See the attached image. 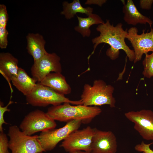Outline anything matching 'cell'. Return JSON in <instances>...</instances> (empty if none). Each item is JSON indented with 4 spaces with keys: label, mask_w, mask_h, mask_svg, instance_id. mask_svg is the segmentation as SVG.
<instances>
[{
    "label": "cell",
    "mask_w": 153,
    "mask_h": 153,
    "mask_svg": "<svg viewBox=\"0 0 153 153\" xmlns=\"http://www.w3.org/2000/svg\"><path fill=\"white\" fill-rule=\"evenodd\" d=\"M122 26L121 23H119L114 26L113 24H111L109 20L108 19L106 20V22L99 25L96 29L100 33V35L92 39L94 50L88 59H89L94 53L99 44L105 43L110 46L106 50V54L111 60H114L117 58L120 53L119 50H122L125 52L129 60L134 61L135 58L134 50L129 48L125 41L128 34L127 29L124 30Z\"/></svg>",
    "instance_id": "1"
},
{
    "label": "cell",
    "mask_w": 153,
    "mask_h": 153,
    "mask_svg": "<svg viewBox=\"0 0 153 153\" xmlns=\"http://www.w3.org/2000/svg\"><path fill=\"white\" fill-rule=\"evenodd\" d=\"M69 103L52 106L49 107L46 112L54 120L61 122H67L72 120H81L82 123L90 122L102 112L98 106H87L83 105H71Z\"/></svg>",
    "instance_id": "2"
},
{
    "label": "cell",
    "mask_w": 153,
    "mask_h": 153,
    "mask_svg": "<svg viewBox=\"0 0 153 153\" xmlns=\"http://www.w3.org/2000/svg\"><path fill=\"white\" fill-rule=\"evenodd\" d=\"M114 90L112 85L107 84L103 80H96L92 86L85 84L80 96L82 105L87 106H98L109 105L115 107L116 100L113 94Z\"/></svg>",
    "instance_id": "3"
},
{
    "label": "cell",
    "mask_w": 153,
    "mask_h": 153,
    "mask_svg": "<svg viewBox=\"0 0 153 153\" xmlns=\"http://www.w3.org/2000/svg\"><path fill=\"white\" fill-rule=\"evenodd\" d=\"M26 96L27 103L34 107H45L50 105L56 106L65 103L76 105H82L80 99L71 100L64 95L39 83H37L31 93Z\"/></svg>",
    "instance_id": "4"
},
{
    "label": "cell",
    "mask_w": 153,
    "mask_h": 153,
    "mask_svg": "<svg viewBox=\"0 0 153 153\" xmlns=\"http://www.w3.org/2000/svg\"><path fill=\"white\" fill-rule=\"evenodd\" d=\"M8 135V148L11 153H42L44 152L39 141V135H27L16 125L10 126Z\"/></svg>",
    "instance_id": "5"
},
{
    "label": "cell",
    "mask_w": 153,
    "mask_h": 153,
    "mask_svg": "<svg viewBox=\"0 0 153 153\" xmlns=\"http://www.w3.org/2000/svg\"><path fill=\"white\" fill-rule=\"evenodd\" d=\"M56 125L55 120L46 112L37 109L25 116L19 128L25 134L31 136L38 132L55 129Z\"/></svg>",
    "instance_id": "6"
},
{
    "label": "cell",
    "mask_w": 153,
    "mask_h": 153,
    "mask_svg": "<svg viewBox=\"0 0 153 153\" xmlns=\"http://www.w3.org/2000/svg\"><path fill=\"white\" fill-rule=\"evenodd\" d=\"M82 123L80 120H72L67 122L61 128L41 132L39 135V139L44 152L53 150L60 142L78 129Z\"/></svg>",
    "instance_id": "7"
},
{
    "label": "cell",
    "mask_w": 153,
    "mask_h": 153,
    "mask_svg": "<svg viewBox=\"0 0 153 153\" xmlns=\"http://www.w3.org/2000/svg\"><path fill=\"white\" fill-rule=\"evenodd\" d=\"M94 131L95 128L90 126L76 130L63 140L60 146L69 152L77 151L91 152Z\"/></svg>",
    "instance_id": "8"
},
{
    "label": "cell",
    "mask_w": 153,
    "mask_h": 153,
    "mask_svg": "<svg viewBox=\"0 0 153 153\" xmlns=\"http://www.w3.org/2000/svg\"><path fill=\"white\" fill-rule=\"evenodd\" d=\"M126 118L134 123V128L142 138L153 140V112L143 109L130 111L124 114Z\"/></svg>",
    "instance_id": "9"
},
{
    "label": "cell",
    "mask_w": 153,
    "mask_h": 153,
    "mask_svg": "<svg viewBox=\"0 0 153 153\" xmlns=\"http://www.w3.org/2000/svg\"><path fill=\"white\" fill-rule=\"evenodd\" d=\"M144 30L142 33L139 35L138 30L135 27L130 28L128 30L126 39L129 41L133 48L135 56L134 63L141 60L144 54L153 51V29L150 31L145 33Z\"/></svg>",
    "instance_id": "10"
},
{
    "label": "cell",
    "mask_w": 153,
    "mask_h": 153,
    "mask_svg": "<svg viewBox=\"0 0 153 153\" xmlns=\"http://www.w3.org/2000/svg\"><path fill=\"white\" fill-rule=\"evenodd\" d=\"M60 58L56 53H48L39 60L34 61L31 68L32 78L40 82L51 72L61 73Z\"/></svg>",
    "instance_id": "11"
},
{
    "label": "cell",
    "mask_w": 153,
    "mask_h": 153,
    "mask_svg": "<svg viewBox=\"0 0 153 153\" xmlns=\"http://www.w3.org/2000/svg\"><path fill=\"white\" fill-rule=\"evenodd\" d=\"M116 138L111 131H104L95 128L91 153H116Z\"/></svg>",
    "instance_id": "12"
},
{
    "label": "cell",
    "mask_w": 153,
    "mask_h": 153,
    "mask_svg": "<svg viewBox=\"0 0 153 153\" xmlns=\"http://www.w3.org/2000/svg\"><path fill=\"white\" fill-rule=\"evenodd\" d=\"M121 1L123 4V19L128 24L133 26L139 24H145L147 23L151 28L153 21L138 11L132 0H128L126 3L124 0Z\"/></svg>",
    "instance_id": "13"
},
{
    "label": "cell",
    "mask_w": 153,
    "mask_h": 153,
    "mask_svg": "<svg viewBox=\"0 0 153 153\" xmlns=\"http://www.w3.org/2000/svg\"><path fill=\"white\" fill-rule=\"evenodd\" d=\"M26 39L27 52L32 56L34 61L39 60L48 53L45 48L46 41L41 34L29 33Z\"/></svg>",
    "instance_id": "14"
},
{
    "label": "cell",
    "mask_w": 153,
    "mask_h": 153,
    "mask_svg": "<svg viewBox=\"0 0 153 153\" xmlns=\"http://www.w3.org/2000/svg\"><path fill=\"white\" fill-rule=\"evenodd\" d=\"M39 83L64 95L71 92L70 86L67 82L65 77L61 73H50Z\"/></svg>",
    "instance_id": "15"
},
{
    "label": "cell",
    "mask_w": 153,
    "mask_h": 153,
    "mask_svg": "<svg viewBox=\"0 0 153 153\" xmlns=\"http://www.w3.org/2000/svg\"><path fill=\"white\" fill-rule=\"evenodd\" d=\"M18 62V59L10 53H0V73L9 83L11 88L10 81L13 77L17 75L19 68Z\"/></svg>",
    "instance_id": "16"
},
{
    "label": "cell",
    "mask_w": 153,
    "mask_h": 153,
    "mask_svg": "<svg viewBox=\"0 0 153 153\" xmlns=\"http://www.w3.org/2000/svg\"><path fill=\"white\" fill-rule=\"evenodd\" d=\"M11 81L13 85L25 96L31 93L37 84L36 81L21 67H19L17 75L12 78Z\"/></svg>",
    "instance_id": "17"
},
{
    "label": "cell",
    "mask_w": 153,
    "mask_h": 153,
    "mask_svg": "<svg viewBox=\"0 0 153 153\" xmlns=\"http://www.w3.org/2000/svg\"><path fill=\"white\" fill-rule=\"evenodd\" d=\"M86 18L77 16L78 24L74 27L75 30L80 33L83 37H88L90 35V27L93 25L100 24L105 23L98 15L92 14Z\"/></svg>",
    "instance_id": "18"
},
{
    "label": "cell",
    "mask_w": 153,
    "mask_h": 153,
    "mask_svg": "<svg viewBox=\"0 0 153 153\" xmlns=\"http://www.w3.org/2000/svg\"><path fill=\"white\" fill-rule=\"evenodd\" d=\"M62 6L63 10L60 14L68 20L73 18L78 13L85 14L88 16L93 14V8L84 7L79 0H74L70 3L64 1L62 3Z\"/></svg>",
    "instance_id": "19"
},
{
    "label": "cell",
    "mask_w": 153,
    "mask_h": 153,
    "mask_svg": "<svg viewBox=\"0 0 153 153\" xmlns=\"http://www.w3.org/2000/svg\"><path fill=\"white\" fill-rule=\"evenodd\" d=\"M150 54H145L142 62L144 68L143 74L144 77L148 78L153 76V51Z\"/></svg>",
    "instance_id": "20"
},
{
    "label": "cell",
    "mask_w": 153,
    "mask_h": 153,
    "mask_svg": "<svg viewBox=\"0 0 153 153\" xmlns=\"http://www.w3.org/2000/svg\"><path fill=\"white\" fill-rule=\"evenodd\" d=\"M8 32L6 27L0 26V48L5 49L8 44Z\"/></svg>",
    "instance_id": "21"
},
{
    "label": "cell",
    "mask_w": 153,
    "mask_h": 153,
    "mask_svg": "<svg viewBox=\"0 0 153 153\" xmlns=\"http://www.w3.org/2000/svg\"><path fill=\"white\" fill-rule=\"evenodd\" d=\"M8 140L7 135L3 132L0 133V153H9L8 150Z\"/></svg>",
    "instance_id": "22"
},
{
    "label": "cell",
    "mask_w": 153,
    "mask_h": 153,
    "mask_svg": "<svg viewBox=\"0 0 153 153\" xmlns=\"http://www.w3.org/2000/svg\"><path fill=\"white\" fill-rule=\"evenodd\" d=\"M7 7L3 4H0V26L6 27L8 20Z\"/></svg>",
    "instance_id": "23"
},
{
    "label": "cell",
    "mask_w": 153,
    "mask_h": 153,
    "mask_svg": "<svg viewBox=\"0 0 153 153\" xmlns=\"http://www.w3.org/2000/svg\"><path fill=\"white\" fill-rule=\"evenodd\" d=\"M13 103V102L10 100L5 106H3L2 102H0V132H3L2 125L3 124H7L4 120V113L6 111L9 112L10 110L8 108V106Z\"/></svg>",
    "instance_id": "24"
},
{
    "label": "cell",
    "mask_w": 153,
    "mask_h": 153,
    "mask_svg": "<svg viewBox=\"0 0 153 153\" xmlns=\"http://www.w3.org/2000/svg\"><path fill=\"white\" fill-rule=\"evenodd\" d=\"M150 144H146L142 141L141 144H137L135 146V150L138 152L146 153H153V151L150 148Z\"/></svg>",
    "instance_id": "25"
},
{
    "label": "cell",
    "mask_w": 153,
    "mask_h": 153,
    "mask_svg": "<svg viewBox=\"0 0 153 153\" xmlns=\"http://www.w3.org/2000/svg\"><path fill=\"white\" fill-rule=\"evenodd\" d=\"M153 3V0H140V6L142 9L149 10L151 8Z\"/></svg>",
    "instance_id": "26"
},
{
    "label": "cell",
    "mask_w": 153,
    "mask_h": 153,
    "mask_svg": "<svg viewBox=\"0 0 153 153\" xmlns=\"http://www.w3.org/2000/svg\"><path fill=\"white\" fill-rule=\"evenodd\" d=\"M107 1L106 0H87L85 3V4H95L101 7L103 4L105 3Z\"/></svg>",
    "instance_id": "27"
},
{
    "label": "cell",
    "mask_w": 153,
    "mask_h": 153,
    "mask_svg": "<svg viewBox=\"0 0 153 153\" xmlns=\"http://www.w3.org/2000/svg\"><path fill=\"white\" fill-rule=\"evenodd\" d=\"M68 153H91V152L83 151H77L69 152Z\"/></svg>",
    "instance_id": "28"
},
{
    "label": "cell",
    "mask_w": 153,
    "mask_h": 153,
    "mask_svg": "<svg viewBox=\"0 0 153 153\" xmlns=\"http://www.w3.org/2000/svg\"><path fill=\"white\" fill-rule=\"evenodd\" d=\"M143 153H146L145 152H143Z\"/></svg>",
    "instance_id": "29"
}]
</instances>
